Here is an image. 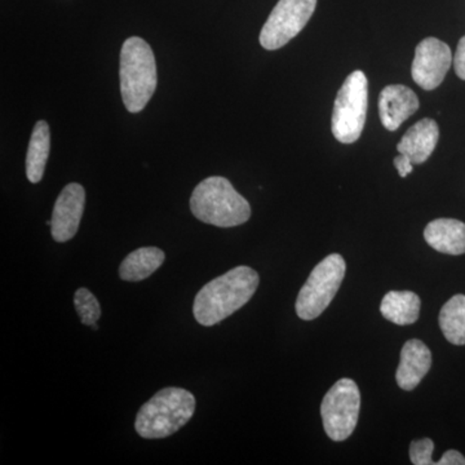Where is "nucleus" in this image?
I'll list each match as a JSON object with an SVG mask.
<instances>
[{
    "mask_svg": "<svg viewBox=\"0 0 465 465\" xmlns=\"http://www.w3.org/2000/svg\"><path fill=\"white\" fill-rule=\"evenodd\" d=\"M420 305V298L411 291H390L381 300V312L390 322L406 326L418 321Z\"/></svg>",
    "mask_w": 465,
    "mask_h": 465,
    "instance_id": "2eb2a0df",
    "label": "nucleus"
},
{
    "mask_svg": "<svg viewBox=\"0 0 465 465\" xmlns=\"http://www.w3.org/2000/svg\"><path fill=\"white\" fill-rule=\"evenodd\" d=\"M440 139V128L434 119L424 118L407 130L397 145L400 154L407 155L412 163L421 164L432 155Z\"/></svg>",
    "mask_w": 465,
    "mask_h": 465,
    "instance_id": "ddd939ff",
    "label": "nucleus"
},
{
    "mask_svg": "<svg viewBox=\"0 0 465 465\" xmlns=\"http://www.w3.org/2000/svg\"><path fill=\"white\" fill-rule=\"evenodd\" d=\"M412 164L414 163H412L411 159L407 157V155L400 154L399 157L394 158V167L397 168L400 176L403 177V179L414 170Z\"/></svg>",
    "mask_w": 465,
    "mask_h": 465,
    "instance_id": "5701e85b",
    "label": "nucleus"
},
{
    "mask_svg": "<svg viewBox=\"0 0 465 465\" xmlns=\"http://www.w3.org/2000/svg\"><path fill=\"white\" fill-rule=\"evenodd\" d=\"M361 409V391L356 381L341 379L327 391L321 405L324 432L332 440H348L356 430Z\"/></svg>",
    "mask_w": 465,
    "mask_h": 465,
    "instance_id": "0eeeda50",
    "label": "nucleus"
},
{
    "mask_svg": "<svg viewBox=\"0 0 465 465\" xmlns=\"http://www.w3.org/2000/svg\"><path fill=\"white\" fill-rule=\"evenodd\" d=\"M451 50L445 42L437 38H425L419 43L412 61L411 75L416 84L425 91L436 90L451 67Z\"/></svg>",
    "mask_w": 465,
    "mask_h": 465,
    "instance_id": "1a4fd4ad",
    "label": "nucleus"
},
{
    "mask_svg": "<svg viewBox=\"0 0 465 465\" xmlns=\"http://www.w3.org/2000/svg\"><path fill=\"white\" fill-rule=\"evenodd\" d=\"M454 69L459 78L465 81V35L459 41L454 56Z\"/></svg>",
    "mask_w": 465,
    "mask_h": 465,
    "instance_id": "412c9836",
    "label": "nucleus"
},
{
    "mask_svg": "<svg viewBox=\"0 0 465 465\" xmlns=\"http://www.w3.org/2000/svg\"><path fill=\"white\" fill-rule=\"evenodd\" d=\"M437 465H465V458L457 450H449L440 460L437 461Z\"/></svg>",
    "mask_w": 465,
    "mask_h": 465,
    "instance_id": "4be33fe9",
    "label": "nucleus"
},
{
    "mask_svg": "<svg viewBox=\"0 0 465 465\" xmlns=\"http://www.w3.org/2000/svg\"><path fill=\"white\" fill-rule=\"evenodd\" d=\"M85 192L81 183H72L60 193L52 213L51 232L56 242L72 240L84 216Z\"/></svg>",
    "mask_w": 465,
    "mask_h": 465,
    "instance_id": "9d476101",
    "label": "nucleus"
},
{
    "mask_svg": "<svg viewBox=\"0 0 465 465\" xmlns=\"http://www.w3.org/2000/svg\"><path fill=\"white\" fill-rule=\"evenodd\" d=\"M91 327H92V329H94V330H97V329H99V327H97V324H96V323L92 324V326H91Z\"/></svg>",
    "mask_w": 465,
    "mask_h": 465,
    "instance_id": "b1692460",
    "label": "nucleus"
},
{
    "mask_svg": "<svg viewBox=\"0 0 465 465\" xmlns=\"http://www.w3.org/2000/svg\"><path fill=\"white\" fill-rule=\"evenodd\" d=\"M369 108V84L365 73H351L336 96L331 119L333 136L341 143H353L365 128Z\"/></svg>",
    "mask_w": 465,
    "mask_h": 465,
    "instance_id": "39448f33",
    "label": "nucleus"
},
{
    "mask_svg": "<svg viewBox=\"0 0 465 465\" xmlns=\"http://www.w3.org/2000/svg\"><path fill=\"white\" fill-rule=\"evenodd\" d=\"M424 240L433 250L448 255L465 253V224L455 219H437L424 229Z\"/></svg>",
    "mask_w": 465,
    "mask_h": 465,
    "instance_id": "4468645a",
    "label": "nucleus"
},
{
    "mask_svg": "<svg viewBox=\"0 0 465 465\" xmlns=\"http://www.w3.org/2000/svg\"><path fill=\"white\" fill-rule=\"evenodd\" d=\"M193 215L206 224L232 228L249 222L251 206L225 177L213 176L195 186L191 198Z\"/></svg>",
    "mask_w": 465,
    "mask_h": 465,
    "instance_id": "7ed1b4c3",
    "label": "nucleus"
},
{
    "mask_svg": "<svg viewBox=\"0 0 465 465\" xmlns=\"http://www.w3.org/2000/svg\"><path fill=\"white\" fill-rule=\"evenodd\" d=\"M74 305L76 313L81 317L82 323L92 326L101 317V307L96 296L87 289H79L75 292Z\"/></svg>",
    "mask_w": 465,
    "mask_h": 465,
    "instance_id": "6ab92c4d",
    "label": "nucleus"
},
{
    "mask_svg": "<svg viewBox=\"0 0 465 465\" xmlns=\"http://www.w3.org/2000/svg\"><path fill=\"white\" fill-rule=\"evenodd\" d=\"M259 274L250 266H237L202 287L193 313L202 326H215L246 305L255 295Z\"/></svg>",
    "mask_w": 465,
    "mask_h": 465,
    "instance_id": "f257e3e1",
    "label": "nucleus"
},
{
    "mask_svg": "<svg viewBox=\"0 0 465 465\" xmlns=\"http://www.w3.org/2000/svg\"><path fill=\"white\" fill-rule=\"evenodd\" d=\"M195 411V399L183 388H164L143 403L134 428L146 440L166 439L182 430Z\"/></svg>",
    "mask_w": 465,
    "mask_h": 465,
    "instance_id": "20e7f679",
    "label": "nucleus"
},
{
    "mask_svg": "<svg viewBox=\"0 0 465 465\" xmlns=\"http://www.w3.org/2000/svg\"><path fill=\"white\" fill-rule=\"evenodd\" d=\"M420 103L411 88L402 84L387 85L379 97V115L388 131L399 130L403 122L418 112Z\"/></svg>",
    "mask_w": 465,
    "mask_h": 465,
    "instance_id": "9b49d317",
    "label": "nucleus"
},
{
    "mask_svg": "<svg viewBox=\"0 0 465 465\" xmlns=\"http://www.w3.org/2000/svg\"><path fill=\"white\" fill-rule=\"evenodd\" d=\"M163 251L157 247H142L134 251L119 266V277L127 282H139L157 272L164 262Z\"/></svg>",
    "mask_w": 465,
    "mask_h": 465,
    "instance_id": "dca6fc26",
    "label": "nucleus"
},
{
    "mask_svg": "<svg viewBox=\"0 0 465 465\" xmlns=\"http://www.w3.org/2000/svg\"><path fill=\"white\" fill-rule=\"evenodd\" d=\"M121 92L125 109L142 112L157 90L158 74L154 54L148 43L131 36L121 51Z\"/></svg>",
    "mask_w": 465,
    "mask_h": 465,
    "instance_id": "f03ea898",
    "label": "nucleus"
},
{
    "mask_svg": "<svg viewBox=\"0 0 465 465\" xmlns=\"http://www.w3.org/2000/svg\"><path fill=\"white\" fill-rule=\"evenodd\" d=\"M432 367V353L423 341L412 339L405 342L396 381L403 391H414Z\"/></svg>",
    "mask_w": 465,
    "mask_h": 465,
    "instance_id": "f8f14e48",
    "label": "nucleus"
},
{
    "mask_svg": "<svg viewBox=\"0 0 465 465\" xmlns=\"http://www.w3.org/2000/svg\"><path fill=\"white\" fill-rule=\"evenodd\" d=\"M50 125L45 121L36 122L26 155V176L30 183H38L43 179L50 155Z\"/></svg>",
    "mask_w": 465,
    "mask_h": 465,
    "instance_id": "f3484780",
    "label": "nucleus"
},
{
    "mask_svg": "<svg viewBox=\"0 0 465 465\" xmlns=\"http://www.w3.org/2000/svg\"><path fill=\"white\" fill-rule=\"evenodd\" d=\"M434 450L433 440L430 439L412 440L410 445V459L415 465H434L432 454Z\"/></svg>",
    "mask_w": 465,
    "mask_h": 465,
    "instance_id": "aec40b11",
    "label": "nucleus"
},
{
    "mask_svg": "<svg viewBox=\"0 0 465 465\" xmlns=\"http://www.w3.org/2000/svg\"><path fill=\"white\" fill-rule=\"evenodd\" d=\"M345 260L332 253L317 264L296 300V313L304 321L316 320L329 308L345 277Z\"/></svg>",
    "mask_w": 465,
    "mask_h": 465,
    "instance_id": "423d86ee",
    "label": "nucleus"
},
{
    "mask_svg": "<svg viewBox=\"0 0 465 465\" xmlns=\"http://www.w3.org/2000/svg\"><path fill=\"white\" fill-rule=\"evenodd\" d=\"M317 0H280L260 33V45L268 51L292 41L316 11Z\"/></svg>",
    "mask_w": 465,
    "mask_h": 465,
    "instance_id": "6e6552de",
    "label": "nucleus"
},
{
    "mask_svg": "<svg viewBox=\"0 0 465 465\" xmlns=\"http://www.w3.org/2000/svg\"><path fill=\"white\" fill-rule=\"evenodd\" d=\"M440 327L448 341L465 344V295H455L440 312Z\"/></svg>",
    "mask_w": 465,
    "mask_h": 465,
    "instance_id": "a211bd4d",
    "label": "nucleus"
}]
</instances>
